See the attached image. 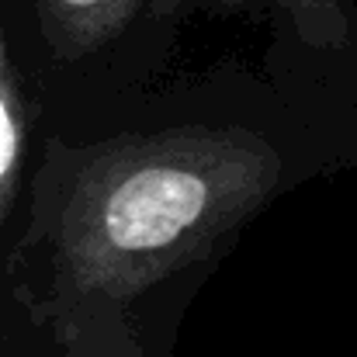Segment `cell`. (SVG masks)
<instances>
[{
  "label": "cell",
  "instance_id": "cell-4",
  "mask_svg": "<svg viewBox=\"0 0 357 357\" xmlns=\"http://www.w3.org/2000/svg\"><path fill=\"white\" fill-rule=\"evenodd\" d=\"M174 3V0H163ZM226 3H271L278 7L298 31V38L312 49H340L351 38V10L347 0H226Z\"/></svg>",
  "mask_w": 357,
  "mask_h": 357
},
{
  "label": "cell",
  "instance_id": "cell-1",
  "mask_svg": "<svg viewBox=\"0 0 357 357\" xmlns=\"http://www.w3.org/2000/svg\"><path fill=\"white\" fill-rule=\"evenodd\" d=\"M278 184V146L236 125L59 142L38 184L49 316L80 302L128 305L208 257L271 202Z\"/></svg>",
  "mask_w": 357,
  "mask_h": 357
},
{
  "label": "cell",
  "instance_id": "cell-5",
  "mask_svg": "<svg viewBox=\"0 0 357 357\" xmlns=\"http://www.w3.org/2000/svg\"><path fill=\"white\" fill-rule=\"evenodd\" d=\"M21 153H24L21 108H17V94L3 63V45H0V212L10 205L17 170H21Z\"/></svg>",
  "mask_w": 357,
  "mask_h": 357
},
{
  "label": "cell",
  "instance_id": "cell-2",
  "mask_svg": "<svg viewBox=\"0 0 357 357\" xmlns=\"http://www.w3.org/2000/svg\"><path fill=\"white\" fill-rule=\"evenodd\" d=\"M42 35L59 59H84L119 38L142 0H35Z\"/></svg>",
  "mask_w": 357,
  "mask_h": 357
},
{
  "label": "cell",
  "instance_id": "cell-3",
  "mask_svg": "<svg viewBox=\"0 0 357 357\" xmlns=\"http://www.w3.org/2000/svg\"><path fill=\"white\" fill-rule=\"evenodd\" d=\"M63 357H146L125 305L80 302L49 316Z\"/></svg>",
  "mask_w": 357,
  "mask_h": 357
}]
</instances>
